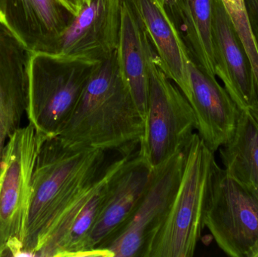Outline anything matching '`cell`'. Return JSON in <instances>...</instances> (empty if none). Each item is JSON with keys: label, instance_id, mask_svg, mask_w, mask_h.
<instances>
[{"label": "cell", "instance_id": "6da1fadb", "mask_svg": "<svg viewBox=\"0 0 258 257\" xmlns=\"http://www.w3.org/2000/svg\"><path fill=\"white\" fill-rule=\"evenodd\" d=\"M144 131V119L122 78L116 51L92 72L57 137L74 147L128 155L139 146Z\"/></svg>", "mask_w": 258, "mask_h": 257}, {"label": "cell", "instance_id": "7a4b0ae2", "mask_svg": "<svg viewBox=\"0 0 258 257\" xmlns=\"http://www.w3.org/2000/svg\"><path fill=\"white\" fill-rule=\"evenodd\" d=\"M107 152L48 137L41 145L31 180L23 235V256H35L54 222L106 167Z\"/></svg>", "mask_w": 258, "mask_h": 257}, {"label": "cell", "instance_id": "3957f363", "mask_svg": "<svg viewBox=\"0 0 258 257\" xmlns=\"http://www.w3.org/2000/svg\"><path fill=\"white\" fill-rule=\"evenodd\" d=\"M212 152L194 133L186 149L184 169L168 216L147 257H191L205 228V214L215 164Z\"/></svg>", "mask_w": 258, "mask_h": 257}, {"label": "cell", "instance_id": "277c9868", "mask_svg": "<svg viewBox=\"0 0 258 257\" xmlns=\"http://www.w3.org/2000/svg\"><path fill=\"white\" fill-rule=\"evenodd\" d=\"M100 63L90 59L31 52L26 114L38 134L47 138L60 134Z\"/></svg>", "mask_w": 258, "mask_h": 257}, {"label": "cell", "instance_id": "5b68a950", "mask_svg": "<svg viewBox=\"0 0 258 257\" xmlns=\"http://www.w3.org/2000/svg\"><path fill=\"white\" fill-rule=\"evenodd\" d=\"M149 74L148 103L138 152L153 169L186 150L197 130V119L181 91L158 64L154 49Z\"/></svg>", "mask_w": 258, "mask_h": 257}, {"label": "cell", "instance_id": "8992f818", "mask_svg": "<svg viewBox=\"0 0 258 257\" xmlns=\"http://www.w3.org/2000/svg\"><path fill=\"white\" fill-rule=\"evenodd\" d=\"M47 137L29 123L8 140L0 161V256H23V235L31 180Z\"/></svg>", "mask_w": 258, "mask_h": 257}, {"label": "cell", "instance_id": "52a82bcc", "mask_svg": "<svg viewBox=\"0 0 258 257\" xmlns=\"http://www.w3.org/2000/svg\"><path fill=\"white\" fill-rule=\"evenodd\" d=\"M205 227L227 256L249 257L258 243V191L215 164Z\"/></svg>", "mask_w": 258, "mask_h": 257}, {"label": "cell", "instance_id": "ba28073f", "mask_svg": "<svg viewBox=\"0 0 258 257\" xmlns=\"http://www.w3.org/2000/svg\"><path fill=\"white\" fill-rule=\"evenodd\" d=\"M185 160L186 150L153 169L150 182L133 214L100 256L147 257L175 197Z\"/></svg>", "mask_w": 258, "mask_h": 257}, {"label": "cell", "instance_id": "9c48e42d", "mask_svg": "<svg viewBox=\"0 0 258 257\" xmlns=\"http://www.w3.org/2000/svg\"><path fill=\"white\" fill-rule=\"evenodd\" d=\"M133 153L107 163L68 205L47 232L35 256L84 257L86 241L118 174Z\"/></svg>", "mask_w": 258, "mask_h": 257}, {"label": "cell", "instance_id": "30bf717a", "mask_svg": "<svg viewBox=\"0 0 258 257\" xmlns=\"http://www.w3.org/2000/svg\"><path fill=\"white\" fill-rule=\"evenodd\" d=\"M121 0H91L56 39L51 54L90 60L111 57L119 44Z\"/></svg>", "mask_w": 258, "mask_h": 257}, {"label": "cell", "instance_id": "8fae6325", "mask_svg": "<svg viewBox=\"0 0 258 257\" xmlns=\"http://www.w3.org/2000/svg\"><path fill=\"white\" fill-rule=\"evenodd\" d=\"M153 168L138 150L113 181L105 204L86 241L84 257L101 256L133 214L151 178Z\"/></svg>", "mask_w": 258, "mask_h": 257}, {"label": "cell", "instance_id": "7c38bea8", "mask_svg": "<svg viewBox=\"0 0 258 257\" xmlns=\"http://www.w3.org/2000/svg\"><path fill=\"white\" fill-rule=\"evenodd\" d=\"M212 43L216 76L241 110L258 102L257 83L249 57L222 0H212Z\"/></svg>", "mask_w": 258, "mask_h": 257}, {"label": "cell", "instance_id": "4fadbf2b", "mask_svg": "<svg viewBox=\"0 0 258 257\" xmlns=\"http://www.w3.org/2000/svg\"><path fill=\"white\" fill-rule=\"evenodd\" d=\"M189 70V88L183 95L195 114L197 134L215 152L231 138L241 110L216 77L205 72L192 59Z\"/></svg>", "mask_w": 258, "mask_h": 257}, {"label": "cell", "instance_id": "5bb4252c", "mask_svg": "<svg viewBox=\"0 0 258 257\" xmlns=\"http://www.w3.org/2000/svg\"><path fill=\"white\" fill-rule=\"evenodd\" d=\"M74 17L59 0H0V23L30 52L51 54Z\"/></svg>", "mask_w": 258, "mask_h": 257}, {"label": "cell", "instance_id": "9a60e30c", "mask_svg": "<svg viewBox=\"0 0 258 257\" xmlns=\"http://www.w3.org/2000/svg\"><path fill=\"white\" fill-rule=\"evenodd\" d=\"M31 52L0 23V161L26 113Z\"/></svg>", "mask_w": 258, "mask_h": 257}, {"label": "cell", "instance_id": "2e32d148", "mask_svg": "<svg viewBox=\"0 0 258 257\" xmlns=\"http://www.w3.org/2000/svg\"><path fill=\"white\" fill-rule=\"evenodd\" d=\"M153 51L135 6L131 0H121L120 29L116 51L118 64L144 120L148 103L149 62Z\"/></svg>", "mask_w": 258, "mask_h": 257}, {"label": "cell", "instance_id": "e0dca14e", "mask_svg": "<svg viewBox=\"0 0 258 257\" xmlns=\"http://www.w3.org/2000/svg\"><path fill=\"white\" fill-rule=\"evenodd\" d=\"M131 2L144 24L158 64L184 95L189 88L191 58L165 5L159 0Z\"/></svg>", "mask_w": 258, "mask_h": 257}, {"label": "cell", "instance_id": "ac0fdd59", "mask_svg": "<svg viewBox=\"0 0 258 257\" xmlns=\"http://www.w3.org/2000/svg\"><path fill=\"white\" fill-rule=\"evenodd\" d=\"M165 7L192 61L211 76L216 77L212 43V0H167Z\"/></svg>", "mask_w": 258, "mask_h": 257}, {"label": "cell", "instance_id": "d6986e66", "mask_svg": "<svg viewBox=\"0 0 258 257\" xmlns=\"http://www.w3.org/2000/svg\"><path fill=\"white\" fill-rule=\"evenodd\" d=\"M219 150L224 170L258 191V121L249 110H241L231 138Z\"/></svg>", "mask_w": 258, "mask_h": 257}, {"label": "cell", "instance_id": "ffe728a7", "mask_svg": "<svg viewBox=\"0 0 258 257\" xmlns=\"http://www.w3.org/2000/svg\"><path fill=\"white\" fill-rule=\"evenodd\" d=\"M222 2L249 57L258 92V50L248 19L245 0H222Z\"/></svg>", "mask_w": 258, "mask_h": 257}, {"label": "cell", "instance_id": "44dd1931", "mask_svg": "<svg viewBox=\"0 0 258 257\" xmlns=\"http://www.w3.org/2000/svg\"><path fill=\"white\" fill-rule=\"evenodd\" d=\"M245 4L258 50V0H245Z\"/></svg>", "mask_w": 258, "mask_h": 257}, {"label": "cell", "instance_id": "7402d4cb", "mask_svg": "<svg viewBox=\"0 0 258 257\" xmlns=\"http://www.w3.org/2000/svg\"><path fill=\"white\" fill-rule=\"evenodd\" d=\"M60 3L72 14L74 16L78 15L82 9L90 3L91 0H59Z\"/></svg>", "mask_w": 258, "mask_h": 257}, {"label": "cell", "instance_id": "603a6c76", "mask_svg": "<svg viewBox=\"0 0 258 257\" xmlns=\"http://www.w3.org/2000/svg\"><path fill=\"white\" fill-rule=\"evenodd\" d=\"M249 110L250 112H251V114H252L258 121V102L256 103L255 104H254L252 107H250Z\"/></svg>", "mask_w": 258, "mask_h": 257}, {"label": "cell", "instance_id": "cb8c5ba5", "mask_svg": "<svg viewBox=\"0 0 258 257\" xmlns=\"http://www.w3.org/2000/svg\"><path fill=\"white\" fill-rule=\"evenodd\" d=\"M159 1H160L161 3H162V4L165 5V2H166L167 0H159Z\"/></svg>", "mask_w": 258, "mask_h": 257}]
</instances>
